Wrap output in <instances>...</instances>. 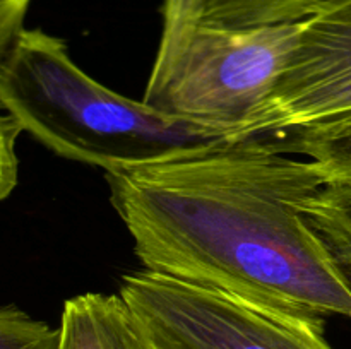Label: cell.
<instances>
[{
    "instance_id": "6da1fadb",
    "label": "cell",
    "mask_w": 351,
    "mask_h": 349,
    "mask_svg": "<svg viewBox=\"0 0 351 349\" xmlns=\"http://www.w3.org/2000/svg\"><path fill=\"white\" fill-rule=\"evenodd\" d=\"M110 202L151 272L324 331L351 320V281L307 218L326 183L267 135L106 173Z\"/></svg>"
},
{
    "instance_id": "7a4b0ae2",
    "label": "cell",
    "mask_w": 351,
    "mask_h": 349,
    "mask_svg": "<svg viewBox=\"0 0 351 349\" xmlns=\"http://www.w3.org/2000/svg\"><path fill=\"white\" fill-rule=\"evenodd\" d=\"M0 103L55 154L105 173L165 163L226 137L125 98L86 74L64 40L24 29L2 55Z\"/></svg>"
},
{
    "instance_id": "3957f363",
    "label": "cell",
    "mask_w": 351,
    "mask_h": 349,
    "mask_svg": "<svg viewBox=\"0 0 351 349\" xmlns=\"http://www.w3.org/2000/svg\"><path fill=\"white\" fill-rule=\"evenodd\" d=\"M161 17L143 101L230 140L252 137L290 67L302 24L226 27L178 14Z\"/></svg>"
},
{
    "instance_id": "277c9868",
    "label": "cell",
    "mask_w": 351,
    "mask_h": 349,
    "mask_svg": "<svg viewBox=\"0 0 351 349\" xmlns=\"http://www.w3.org/2000/svg\"><path fill=\"white\" fill-rule=\"evenodd\" d=\"M120 294L156 349H332L321 328L146 269Z\"/></svg>"
},
{
    "instance_id": "5b68a950",
    "label": "cell",
    "mask_w": 351,
    "mask_h": 349,
    "mask_svg": "<svg viewBox=\"0 0 351 349\" xmlns=\"http://www.w3.org/2000/svg\"><path fill=\"white\" fill-rule=\"evenodd\" d=\"M351 112V0H335L302 23L287 74L252 127L271 135Z\"/></svg>"
},
{
    "instance_id": "8992f818",
    "label": "cell",
    "mask_w": 351,
    "mask_h": 349,
    "mask_svg": "<svg viewBox=\"0 0 351 349\" xmlns=\"http://www.w3.org/2000/svg\"><path fill=\"white\" fill-rule=\"evenodd\" d=\"M60 332V349H156L122 294L69 298Z\"/></svg>"
},
{
    "instance_id": "52a82bcc",
    "label": "cell",
    "mask_w": 351,
    "mask_h": 349,
    "mask_svg": "<svg viewBox=\"0 0 351 349\" xmlns=\"http://www.w3.org/2000/svg\"><path fill=\"white\" fill-rule=\"evenodd\" d=\"M335 0H165L161 12L226 27L302 24Z\"/></svg>"
},
{
    "instance_id": "ba28073f",
    "label": "cell",
    "mask_w": 351,
    "mask_h": 349,
    "mask_svg": "<svg viewBox=\"0 0 351 349\" xmlns=\"http://www.w3.org/2000/svg\"><path fill=\"white\" fill-rule=\"evenodd\" d=\"M267 137L285 153L317 164L326 181H351V112Z\"/></svg>"
},
{
    "instance_id": "9c48e42d",
    "label": "cell",
    "mask_w": 351,
    "mask_h": 349,
    "mask_svg": "<svg viewBox=\"0 0 351 349\" xmlns=\"http://www.w3.org/2000/svg\"><path fill=\"white\" fill-rule=\"evenodd\" d=\"M305 212L351 281V181H326Z\"/></svg>"
},
{
    "instance_id": "30bf717a",
    "label": "cell",
    "mask_w": 351,
    "mask_h": 349,
    "mask_svg": "<svg viewBox=\"0 0 351 349\" xmlns=\"http://www.w3.org/2000/svg\"><path fill=\"white\" fill-rule=\"evenodd\" d=\"M60 327L51 328L17 307L0 311V349H60Z\"/></svg>"
},
{
    "instance_id": "8fae6325",
    "label": "cell",
    "mask_w": 351,
    "mask_h": 349,
    "mask_svg": "<svg viewBox=\"0 0 351 349\" xmlns=\"http://www.w3.org/2000/svg\"><path fill=\"white\" fill-rule=\"evenodd\" d=\"M24 127L10 113H3L0 120V197L7 198L17 185L16 140Z\"/></svg>"
},
{
    "instance_id": "7c38bea8",
    "label": "cell",
    "mask_w": 351,
    "mask_h": 349,
    "mask_svg": "<svg viewBox=\"0 0 351 349\" xmlns=\"http://www.w3.org/2000/svg\"><path fill=\"white\" fill-rule=\"evenodd\" d=\"M31 0H0V53H5L23 33Z\"/></svg>"
}]
</instances>
